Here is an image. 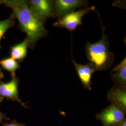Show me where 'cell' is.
Wrapping results in <instances>:
<instances>
[{"mask_svg":"<svg viewBox=\"0 0 126 126\" xmlns=\"http://www.w3.org/2000/svg\"><path fill=\"white\" fill-rule=\"evenodd\" d=\"M2 126H26L24 124L19 123L16 120H13L10 122H7L5 123H2Z\"/></svg>","mask_w":126,"mask_h":126,"instance_id":"obj_14","label":"cell"},{"mask_svg":"<svg viewBox=\"0 0 126 126\" xmlns=\"http://www.w3.org/2000/svg\"><path fill=\"white\" fill-rule=\"evenodd\" d=\"M126 126V119H125L118 126Z\"/></svg>","mask_w":126,"mask_h":126,"instance_id":"obj_16","label":"cell"},{"mask_svg":"<svg viewBox=\"0 0 126 126\" xmlns=\"http://www.w3.org/2000/svg\"><path fill=\"white\" fill-rule=\"evenodd\" d=\"M87 1L83 0H56L54 1L55 17L61 18L75 9L86 6Z\"/></svg>","mask_w":126,"mask_h":126,"instance_id":"obj_7","label":"cell"},{"mask_svg":"<svg viewBox=\"0 0 126 126\" xmlns=\"http://www.w3.org/2000/svg\"><path fill=\"white\" fill-rule=\"evenodd\" d=\"M3 77H4V75H3V73H2V72L1 71V70H0V80L1 79H2V78H3Z\"/></svg>","mask_w":126,"mask_h":126,"instance_id":"obj_17","label":"cell"},{"mask_svg":"<svg viewBox=\"0 0 126 126\" xmlns=\"http://www.w3.org/2000/svg\"><path fill=\"white\" fill-rule=\"evenodd\" d=\"M107 99L113 104L126 111V87L114 86L108 91Z\"/></svg>","mask_w":126,"mask_h":126,"instance_id":"obj_9","label":"cell"},{"mask_svg":"<svg viewBox=\"0 0 126 126\" xmlns=\"http://www.w3.org/2000/svg\"><path fill=\"white\" fill-rule=\"evenodd\" d=\"M102 26L103 34L100 40L94 43H88L85 46L87 59L96 71L107 70L113 64L114 55L109 49L107 36Z\"/></svg>","mask_w":126,"mask_h":126,"instance_id":"obj_2","label":"cell"},{"mask_svg":"<svg viewBox=\"0 0 126 126\" xmlns=\"http://www.w3.org/2000/svg\"><path fill=\"white\" fill-rule=\"evenodd\" d=\"M9 121L10 119L8 117H7L6 114L3 113L0 111V123H2L3 121Z\"/></svg>","mask_w":126,"mask_h":126,"instance_id":"obj_15","label":"cell"},{"mask_svg":"<svg viewBox=\"0 0 126 126\" xmlns=\"http://www.w3.org/2000/svg\"><path fill=\"white\" fill-rule=\"evenodd\" d=\"M14 24V20L12 18H9L3 21H0V41L2 37L7 30L13 26Z\"/></svg>","mask_w":126,"mask_h":126,"instance_id":"obj_13","label":"cell"},{"mask_svg":"<svg viewBox=\"0 0 126 126\" xmlns=\"http://www.w3.org/2000/svg\"><path fill=\"white\" fill-rule=\"evenodd\" d=\"M18 84V79L15 76L9 82H0V104L4 99H7L17 101L24 108H27L25 104L19 98Z\"/></svg>","mask_w":126,"mask_h":126,"instance_id":"obj_6","label":"cell"},{"mask_svg":"<svg viewBox=\"0 0 126 126\" xmlns=\"http://www.w3.org/2000/svg\"><path fill=\"white\" fill-rule=\"evenodd\" d=\"M30 9L38 18L43 21L55 17L54 1L50 0H31L27 2Z\"/></svg>","mask_w":126,"mask_h":126,"instance_id":"obj_5","label":"cell"},{"mask_svg":"<svg viewBox=\"0 0 126 126\" xmlns=\"http://www.w3.org/2000/svg\"><path fill=\"white\" fill-rule=\"evenodd\" d=\"M94 9L95 7L93 6L73 11L59 18L57 21L53 24V26L64 28L70 31H74L78 26L82 24L83 17Z\"/></svg>","mask_w":126,"mask_h":126,"instance_id":"obj_3","label":"cell"},{"mask_svg":"<svg viewBox=\"0 0 126 126\" xmlns=\"http://www.w3.org/2000/svg\"><path fill=\"white\" fill-rule=\"evenodd\" d=\"M72 62L83 86L85 88L91 91L92 90L91 79L92 74L96 70L90 63L81 64L77 63L73 60H72Z\"/></svg>","mask_w":126,"mask_h":126,"instance_id":"obj_8","label":"cell"},{"mask_svg":"<svg viewBox=\"0 0 126 126\" xmlns=\"http://www.w3.org/2000/svg\"><path fill=\"white\" fill-rule=\"evenodd\" d=\"M5 3L12 9L20 27L26 34L29 46L33 47L38 41L47 36L48 32L45 26V22L33 13L27 2L24 0H7Z\"/></svg>","mask_w":126,"mask_h":126,"instance_id":"obj_1","label":"cell"},{"mask_svg":"<svg viewBox=\"0 0 126 126\" xmlns=\"http://www.w3.org/2000/svg\"><path fill=\"white\" fill-rule=\"evenodd\" d=\"M28 43L25 39L21 43L11 47V58L16 60H22L27 55Z\"/></svg>","mask_w":126,"mask_h":126,"instance_id":"obj_11","label":"cell"},{"mask_svg":"<svg viewBox=\"0 0 126 126\" xmlns=\"http://www.w3.org/2000/svg\"><path fill=\"white\" fill-rule=\"evenodd\" d=\"M126 111L117 106L111 104L96 115V118L103 126H118L124 119Z\"/></svg>","mask_w":126,"mask_h":126,"instance_id":"obj_4","label":"cell"},{"mask_svg":"<svg viewBox=\"0 0 126 126\" xmlns=\"http://www.w3.org/2000/svg\"><path fill=\"white\" fill-rule=\"evenodd\" d=\"M0 64L5 70L12 73L13 76H15V72L19 68L17 61L11 58L0 60Z\"/></svg>","mask_w":126,"mask_h":126,"instance_id":"obj_12","label":"cell"},{"mask_svg":"<svg viewBox=\"0 0 126 126\" xmlns=\"http://www.w3.org/2000/svg\"><path fill=\"white\" fill-rule=\"evenodd\" d=\"M114 86L126 87V59L125 58L110 72Z\"/></svg>","mask_w":126,"mask_h":126,"instance_id":"obj_10","label":"cell"}]
</instances>
